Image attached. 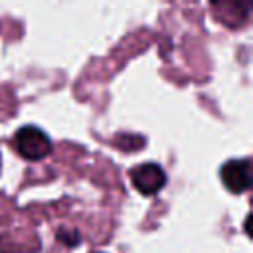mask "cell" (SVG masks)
I'll use <instances>...</instances> for the list:
<instances>
[{"instance_id":"6da1fadb","label":"cell","mask_w":253,"mask_h":253,"mask_svg":"<svg viewBox=\"0 0 253 253\" xmlns=\"http://www.w3.org/2000/svg\"><path fill=\"white\" fill-rule=\"evenodd\" d=\"M12 148L24 160L38 162L51 152V140L42 128L26 125L20 130H16V134L12 136Z\"/></svg>"},{"instance_id":"7a4b0ae2","label":"cell","mask_w":253,"mask_h":253,"mask_svg":"<svg viewBox=\"0 0 253 253\" xmlns=\"http://www.w3.org/2000/svg\"><path fill=\"white\" fill-rule=\"evenodd\" d=\"M130 182L142 196H154L164 188L166 174L160 164L144 162L130 170Z\"/></svg>"},{"instance_id":"3957f363","label":"cell","mask_w":253,"mask_h":253,"mask_svg":"<svg viewBox=\"0 0 253 253\" xmlns=\"http://www.w3.org/2000/svg\"><path fill=\"white\" fill-rule=\"evenodd\" d=\"M219 178L231 194L247 192L251 186V160L249 158H237V160L225 162L219 170Z\"/></svg>"},{"instance_id":"277c9868","label":"cell","mask_w":253,"mask_h":253,"mask_svg":"<svg viewBox=\"0 0 253 253\" xmlns=\"http://www.w3.org/2000/svg\"><path fill=\"white\" fill-rule=\"evenodd\" d=\"M57 239H59L61 243H65V245L73 247V245H77V243H79V233H77V231L67 233L65 229H57Z\"/></svg>"}]
</instances>
